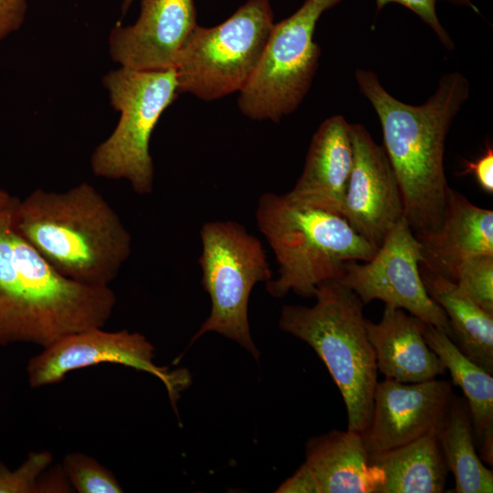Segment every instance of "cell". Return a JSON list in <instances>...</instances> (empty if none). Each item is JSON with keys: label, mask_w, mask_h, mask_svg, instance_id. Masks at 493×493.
<instances>
[{"label": "cell", "mask_w": 493, "mask_h": 493, "mask_svg": "<svg viewBox=\"0 0 493 493\" xmlns=\"http://www.w3.org/2000/svg\"><path fill=\"white\" fill-rule=\"evenodd\" d=\"M355 79L381 122L383 148L403 196L404 218L415 236L437 231L449 189L444 166L446 139L468 99L467 79L458 71L442 76L435 93L418 106L393 97L372 70L357 68Z\"/></svg>", "instance_id": "obj_1"}, {"label": "cell", "mask_w": 493, "mask_h": 493, "mask_svg": "<svg viewBox=\"0 0 493 493\" xmlns=\"http://www.w3.org/2000/svg\"><path fill=\"white\" fill-rule=\"evenodd\" d=\"M16 197L0 199V345L47 347L81 330L103 328L116 296L58 273L17 230Z\"/></svg>", "instance_id": "obj_2"}, {"label": "cell", "mask_w": 493, "mask_h": 493, "mask_svg": "<svg viewBox=\"0 0 493 493\" xmlns=\"http://www.w3.org/2000/svg\"><path fill=\"white\" fill-rule=\"evenodd\" d=\"M19 233L62 276L110 287L131 252V237L102 194L83 182L65 192L36 189L16 198Z\"/></svg>", "instance_id": "obj_3"}, {"label": "cell", "mask_w": 493, "mask_h": 493, "mask_svg": "<svg viewBox=\"0 0 493 493\" xmlns=\"http://www.w3.org/2000/svg\"><path fill=\"white\" fill-rule=\"evenodd\" d=\"M256 220L278 264L267 291L282 298L289 291L314 298L317 288L339 280L348 261H368L377 249L337 213L301 205L286 194H263Z\"/></svg>", "instance_id": "obj_4"}, {"label": "cell", "mask_w": 493, "mask_h": 493, "mask_svg": "<svg viewBox=\"0 0 493 493\" xmlns=\"http://www.w3.org/2000/svg\"><path fill=\"white\" fill-rule=\"evenodd\" d=\"M314 298L312 307L283 306L279 327L309 344L324 362L342 396L347 429L362 433L379 373L365 326V305L338 280L321 284Z\"/></svg>", "instance_id": "obj_5"}, {"label": "cell", "mask_w": 493, "mask_h": 493, "mask_svg": "<svg viewBox=\"0 0 493 493\" xmlns=\"http://www.w3.org/2000/svg\"><path fill=\"white\" fill-rule=\"evenodd\" d=\"M103 85L120 119L94 150L91 170L98 177L126 180L140 195L150 194L154 182L150 141L162 114L180 93L175 69L120 67L103 77Z\"/></svg>", "instance_id": "obj_6"}, {"label": "cell", "mask_w": 493, "mask_h": 493, "mask_svg": "<svg viewBox=\"0 0 493 493\" xmlns=\"http://www.w3.org/2000/svg\"><path fill=\"white\" fill-rule=\"evenodd\" d=\"M274 25L269 0H248L215 26L197 25L174 66L179 91L206 101L240 92L256 71Z\"/></svg>", "instance_id": "obj_7"}, {"label": "cell", "mask_w": 493, "mask_h": 493, "mask_svg": "<svg viewBox=\"0 0 493 493\" xmlns=\"http://www.w3.org/2000/svg\"><path fill=\"white\" fill-rule=\"evenodd\" d=\"M198 263L211 311L191 343L206 332L236 341L256 359L259 353L250 336L248 300L254 286L267 282L272 272L260 240L235 221H211L200 230Z\"/></svg>", "instance_id": "obj_8"}, {"label": "cell", "mask_w": 493, "mask_h": 493, "mask_svg": "<svg viewBox=\"0 0 493 493\" xmlns=\"http://www.w3.org/2000/svg\"><path fill=\"white\" fill-rule=\"evenodd\" d=\"M341 0H305L290 16L274 25L258 66L239 92L246 117L278 122L302 102L316 74L320 47L314 41L321 15Z\"/></svg>", "instance_id": "obj_9"}, {"label": "cell", "mask_w": 493, "mask_h": 493, "mask_svg": "<svg viewBox=\"0 0 493 493\" xmlns=\"http://www.w3.org/2000/svg\"><path fill=\"white\" fill-rule=\"evenodd\" d=\"M422 245L403 216L389 230L373 257L364 263L348 261L338 280L364 305L382 300L433 325L452 338L448 319L429 296L421 275Z\"/></svg>", "instance_id": "obj_10"}, {"label": "cell", "mask_w": 493, "mask_h": 493, "mask_svg": "<svg viewBox=\"0 0 493 493\" xmlns=\"http://www.w3.org/2000/svg\"><path fill=\"white\" fill-rule=\"evenodd\" d=\"M154 348L146 337L127 330L107 331L93 328L61 338L30 359L26 367L32 388L58 383L75 370L100 363L121 364L148 372L165 386L173 406L190 383L185 370L170 371L153 362Z\"/></svg>", "instance_id": "obj_11"}, {"label": "cell", "mask_w": 493, "mask_h": 493, "mask_svg": "<svg viewBox=\"0 0 493 493\" xmlns=\"http://www.w3.org/2000/svg\"><path fill=\"white\" fill-rule=\"evenodd\" d=\"M454 396L451 383L437 378L409 383L378 381L361 433L370 457L439 433Z\"/></svg>", "instance_id": "obj_12"}, {"label": "cell", "mask_w": 493, "mask_h": 493, "mask_svg": "<svg viewBox=\"0 0 493 493\" xmlns=\"http://www.w3.org/2000/svg\"><path fill=\"white\" fill-rule=\"evenodd\" d=\"M353 163L341 215L376 249L404 216L400 186L383 146L367 129L350 124Z\"/></svg>", "instance_id": "obj_13"}, {"label": "cell", "mask_w": 493, "mask_h": 493, "mask_svg": "<svg viewBox=\"0 0 493 493\" xmlns=\"http://www.w3.org/2000/svg\"><path fill=\"white\" fill-rule=\"evenodd\" d=\"M383 479L360 432L332 430L308 440L304 463L276 492L377 493Z\"/></svg>", "instance_id": "obj_14"}, {"label": "cell", "mask_w": 493, "mask_h": 493, "mask_svg": "<svg viewBox=\"0 0 493 493\" xmlns=\"http://www.w3.org/2000/svg\"><path fill=\"white\" fill-rule=\"evenodd\" d=\"M197 26L194 0H141L134 24H117L109 51L121 67L140 70L174 68L179 53Z\"/></svg>", "instance_id": "obj_15"}, {"label": "cell", "mask_w": 493, "mask_h": 493, "mask_svg": "<svg viewBox=\"0 0 493 493\" xmlns=\"http://www.w3.org/2000/svg\"><path fill=\"white\" fill-rule=\"evenodd\" d=\"M352 163L350 124L341 115L331 116L314 133L302 173L286 195L296 204L341 215Z\"/></svg>", "instance_id": "obj_16"}, {"label": "cell", "mask_w": 493, "mask_h": 493, "mask_svg": "<svg viewBox=\"0 0 493 493\" xmlns=\"http://www.w3.org/2000/svg\"><path fill=\"white\" fill-rule=\"evenodd\" d=\"M427 323L407 311L386 306L379 322L365 320L378 372L399 383L437 378L446 369L425 339Z\"/></svg>", "instance_id": "obj_17"}, {"label": "cell", "mask_w": 493, "mask_h": 493, "mask_svg": "<svg viewBox=\"0 0 493 493\" xmlns=\"http://www.w3.org/2000/svg\"><path fill=\"white\" fill-rule=\"evenodd\" d=\"M416 237L424 256L420 267L454 282L462 261L477 255L493 254V211L473 205L449 187L440 228Z\"/></svg>", "instance_id": "obj_18"}, {"label": "cell", "mask_w": 493, "mask_h": 493, "mask_svg": "<svg viewBox=\"0 0 493 493\" xmlns=\"http://www.w3.org/2000/svg\"><path fill=\"white\" fill-rule=\"evenodd\" d=\"M425 339L462 390L470 414L479 457L493 466V377L468 358L444 330L426 324Z\"/></svg>", "instance_id": "obj_19"}, {"label": "cell", "mask_w": 493, "mask_h": 493, "mask_svg": "<svg viewBox=\"0 0 493 493\" xmlns=\"http://www.w3.org/2000/svg\"><path fill=\"white\" fill-rule=\"evenodd\" d=\"M384 476L377 493H442L446 491L448 468L438 433L379 456L371 457Z\"/></svg>", "instance_id": "obj_20"}, {"label": "cell", "mask_w": 493, "mask_h": 493, "mask_svg": "<svg viewBox=\"0 0 493 493\" xmlns=\"http://www.w3.org/2000/svg\"><path fill=\"white\" fill-rule=\"evenodd\" d=\"M421 275L429 296L445 311L458 348L493 373V314L475 303L452 280L425 270H421Z\"/></svg>", "instance_id": "obj_21"}, {"label": "cell", "mask_w": 493, "mask_h": 493, "mask_svg": "<svg viewBox=\"0 0 493 493\" xmlns=\"http://www.w3.org/2000/svg\"><path fill=\"white\" fill-rule=\"evenodd\" d=\"M438 441L448 471L455 477L454 492H493V472L476 451L473 425L464 399L454 396Z\"/></svg>", "instance_id": "obj_22"}, {"label": "cell", "mask_w": 493, "mask_h": 493, "mask_svg": "<svg viewBox=\"0 0 493 493\" xmlns=\"http://www.w3.org/2000/svg\"><path fill=\"white\" fill-rule=\"evenodd\" d=\"M62 467L79 493H120L123 488L114 474L95 458L80 452L65 456Z\"/></svg>", "instance_id": "obj_23"}, {"label": "cell", "mask_w": 493, "mask_h": 493, "mask_svg": "<svg viewBox=\"0 0 493 493\" xmlns=\"http://www.w3.org/2000/svg\"><path fill=\"white\" fill-rule=\"evenodd\" d=\"M454 282L475 303L493 314V254L477 255L462 261Z\"/></svg>", "instance_id": "obj_24"}, {"label": "cell", "mask_w": 493, "mask_h": 493, "mask_svg": "<svg viewBox=\"0 0 493 493\" xmlns=\"http://www.w3.org/2000/svg\"><path fill=\"white\" fill-rule=\"evenodd\" d=\"M53 461L48 451L30 452L16 469L0 462V493H36L40 475Z\"/></svg>", "instance_id": "obj_25"}, {"label": "cell", "mask_w": 493, "mask_h": 493, "mask_svg": "<svg viewBox=\"0 0 493 493\" xmlns=\"http://www.w3.org/2000/svg\"><path fill=\"white\" fill-rule=\"evenodd\" d=\"M436 1L437 0H376V5L378 11L389 3H396L407 7L416 14L429 27L433 29L439 41L446 49L452 50L455 48V44L438 19L435 12ZM447 1L457 5L468 6L475 12L478 13V9L470 0Z\"/></svg>", "instance_id": "obj_26"}, {"label": "cell", "mask_w": 493, "mask_h": 493, "mask_svg": "<svg viewBox=\"0 0 493 493\" xmlns=\"http://www.w3.org/2000/svg\"><path fill=\"white\" fill-rule=\"evenodd\" d=\"M26 10V0H0V42L22 26Z\"/></svg>", "instance_id": "obj_27"}, {"label": "cell", "mask_w": 493, "mask_h": 493, "mask_svg": "<svg viewBox=\"0 0 493 493\" xmlns=\"http://www.w3.org/2000/svg\"><path fill=\"white\" fill-rule=\"evenodd\" d=\"M461 174L472 173L486 193H493V150L487 146L486 152L475 161H466Z\"/></svg>", "instance_id": "obj_28"}, {"label": "cell", "mask_w": 493, "mask_h": 493, "mask_svg": "<svg viewBox=\"0 0 493 493\" xmlns=\"http://www.w3.org/2000/svg\"><path fill=\"white\" fill-rule=\"evenodd\" d=\"M72 489L62 465H50L40 475L36 493H66L72 492Z\"/></svg>", "instance_id": "obj_29"}, {"label": "cell", "mask_w": 493, "mask_h": 493, "mask_svg": "<svg viewBox=\"0 0 493 493\" xmlns=\"http://www.w3.org/2000/svg\"><path fill=\"white\" fill-rule=\"evenodd\" d=\"M133 0H122L121 3V13L122 15H125L127 11L129 10L130 6L131 5Z\"/></svg>", "instance_id": "obj_30"}, {"label": "cell", "mask_w": 493, "mask_h": 493, "mask_svg": "<svg viewBox=\"0 0 493 493\" xmlns=\"http://www.w3.org/2000/svg\"><path fill=\"white\" fill-rule=\"evenodd\" d=\"M7 195H9V194H7L5 190L0 188V199L5 198Z\"/></svg>", "instance_id": "obj_31"}]
</instances>
